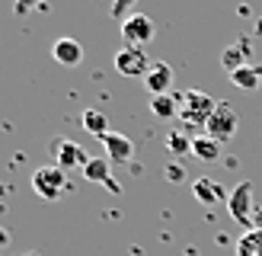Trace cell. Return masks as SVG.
<instances>
[{"instance_id":"6da1fadb","label":"cell","mask_w":262,"mask_h":256,"mask_svg":"<svg viewBox=\"0 0 262 256\" xmlns=\"http://www.w3.org/2000/svg\"><path fill=\"white\" fill-rule=\"evenodd\" d=\"M214 109H217V99H211L202 90H189V93L179 96V119L186 128H205Z\"/></svg>"},{"instance_id":"7a4b0ae2","label":"cell","mask_w":262,"mask_h":256,"mask_svg":"<svg viewBox=\"0 0 262 256\" xmlns=\"http://www.w3.org/2000/svg\"><path fill=\"white\" fill-rule=\"evenodd\" d=\"M32 192L45 202H55L61 192H64V170L58 163H48V166H38L32 173Z\"/></svg>"},{"instance_id":"3957f363","label":"cell","mask_w":262,"mask_h":256,"mask_svg":"<svg viewBox=\"0 0 262 256\" xmlns=\"http://www.w3.org/2000/svg\"><path fill=\"white\" fill-rule=\"evenodd\" d=\"M237 128H240L237 112H233L227 102H221V99H217V109L211 112V119H208L205 135H211V138H217L221 144H224V141H230L233 135H237Z\"/></svg>"},{"instance_id":"277c9868","label":"cell","mask_w":262,"mask_h":256,"mask_svg":"<svg viewBox=\"0 0 262 256\" xmlns=\"http://www.w3.org/2000/svg\"><path fill=\"white\" fill-rule=\"evenodd\" d=\"M150 68L154 64L147 61V51H141L135 45H125V48L115 51V71L122 77H147Z\"/></svg>"},{"instance_id":"5b68a950","label":"cell","mask_w":262,"mask_h":256,"mask_svg":"<svg viewBox=\"0 0 262 256\" xmlns=\"http://www.w3.org/2000/svg\"><path fill=\"white\" fill-rule=\"evenodd\" d=\"M227 208H230V218H233V221L253 227V211H256V208H253V183H250V179H243V183L230 192Z\"/></svg>"},{"instance_id":"8992f818","label":"cell","mask_w":262,"mask_h":256,"mask_svg":"<svg viewBox=\"0 0 262 256\" xmlns=\"http://www.w3.org/2000/svg\"><path fill=\"white\" fill-rule=\"evenodd\" d=\"M154 19L150 16H144V13H131L128 19H122V38H125V45H147L150 38H154Z\"/></svg>"},{"instance_id":"52a82bcc","label":"cell","mask_w":262,"mask_h":256,"mask_svg":"<svg viewBox=\"0 0 262 256\" xmlns=\"http://www.w3.org/2000/svg\"><path fill=\"white\" fill-rule=\"evenodd\" d=\"M55 157H58V166H61V170H74V166H86V163H90L86 151H83L80 144H74V141H68V138L55 141Z\"/></svg>"},{"instance_id":"ba28073f","label":"cell","mask_w":262,"mask_h":256,"mask_svg":"<svg viewBox=\"0 0 262 256\" xmlns=\"http://www.w3.org/2000/svg\"><path fill=\"white\" fill-rule=\"evenodd\" d=\"M192 196L199 199L202 205H217V202L230 199L227 192H224V186H221L217 179H211V176H195L192 179Z\"/></svg>"},{"instance_id":"9c48e42d","label":"cell","mask_w":262,"mask_h":256,"mask_svg":"<svg viewBox=\"0 0 262 256\" xmlns=\"http://www.w3.org/2000/svg\"><path fill=\"white\" fill-rule=\"evenodd\" d=\"M102 147H106V157L112 163H128L131 154H135V144H131V138L119 135V132H109L102 135Z\"/></svg>"},{"instance_id":"30bf717a","label":"cell","mask_w":262,"mask_h":256,"mask_svg":"<svg viewBox=\"0 0 262 256\" xmlns=\"http://www.w3.org/2000/svg\"><path fill=\"white\" fill-rule=\"evenodd\" d=\"M144 87L150 90V96H163L169 93V87H173V68L163 61H157L154 68L147 71V77H144Z\"/></svg>"},{"instance_id":"8fae6325","label":"cell","mask_w":262,"mask_h":256,"mask_svg":"<svg viewBox=\"0 0 262 256\" xmlns=\"http://www.w3.org/2000/svg\"><path fill=\"white\" fill-rule=\"evenodd\" d=\"M51 58L64 68H77V64L83 61V48L80 42H74V38H58L55 45H51Z\"/></svg>"},{"instance_id":"7c38bea8","label":"cell","mask_w":262,"mask_h":256,"mask_svg":"<svg viewBox=\"0 0 262 256\" xmlns=\"http://www.w3.org/2000/svg\"><path fill=\"white\" fill-rule=\"evenodd\" d=\"M246 58H250V42H233V45H227L221 51V64H224L227 74L246 68Z\"/></svg>"},{"instance_id":"4fadbf2b","label":"cell","mask_w":262,"mask_h":256,"mask_svg":"<svg viewBox=\"0 0 262 256\" xmlns=\"http://www.w3.org/2000/svg\"><path fill=\"white\" fill-rule=\"evenodd\" d=\"M192 154L205 163H214L221 157V141L211 135H199V138H192Z\"/></svg>"},{"instance_id":"5bb4252c","label":"cell","mask_w":262,"mask_h":256,"mask_svg":"<svg viewBox=\"0 0 262 256\" xmlns=\"http://www.w3.org/2000/svg\"><path fill=\"white\" fill-rule=\"evenodd\" d=\"M109 157H90V163L83 166V179H90V183H99V186H106L109 179H112V170H109Z\"/></svg>"},{"instance_id":"9a60e30c","label":"cell","mask_w":262,"mask_h":256,"mask_svg":"<svg viewBox=\"0 0 262 256\" xmlns=\"http://www.w3.org/2000/svg\"><path fill=\"white\" fill-rule=\"evenodd\" d=\"M237 256H262V227H250L237 240Z\"/></svg>"},{"instance_id":"2e32d148","label":"cell","mask_w":262,"mask_h":256,"mask_svg":"<svg viewBox=\"0 0 262 256\" xmlns=\"http://www.w3.org/2000/svg\"><path fill=\"white\" fill-rule=\"evenodd\" d=\"M230 83L240 87V90H256L262 83V68H253V64H246V68L233 71L230 74Z\"/></svg>"},{"instance_id":"e0dca14e","label":"cell","mask_w":262,"mask_h":256,"mask_svg":"<svg viewBox=\"0 0 262 256\" xmlns=\"http://www.w3.org/2000/svg\"><path fill=\"white\" fill-rule=\"evenodd\" d=\"M150 112L157 115V119H173V115H179V99H176L173 93L154 96V99H150Z\"/></svg>"},{"instance_id":"ac0fdd59","label":"cell","mask_w":262,"mask_h":256,"mask_svg":"<svg viewBox=\"0 0 262 256\" xmlns=\"http://www.w3.org/2000/svg\"><path fill=\"white\" fill-rule=\"evenodd\" d=\"M83 128H86L90 135H96V138L109 135V119H106V112H99V109H86V112H83Z\"/></svg>"},{"instance_id":"d6986e66","label":"cell","mask_w":262,"mask_h":256,"mask_svg":"<svg viewBox=\"0 0 262 256\" xmlns=\"http://www.w3.org/2000/svg\"><path fill=\"white\" fill-rule=\"evenodd\" d=\"M166 147H169V154H176V157H186V154H192V138L186 132H169Z\"/></svg>"},{"instance_id":"ffe728a7","label":"cell","mask_w":262,"mask_h":256,"mask_svg":"<svg viewBox=\"0 0 262 256\" xmlns=\"http://www.w3.org/2000/svg\"><path fill=\"white\" fill-rule=\"evenodd\" d=\"M135 4H138V0H112V16L115 19H128Z\"/></svg>"},{"instance_id":"44dd1931","label":"cell","mask_w":262,"mask_h":256,"mask_svg":"<svg viewBox=\"0 0 262 256\" xmlns=\"http://www.w3.org/2000/svg\"><path fill=\"white\" fill-rule=\"evenodd\" d=\"M166 179L169 183H182V179H186V170H182L179 163H166Z\"/></svg>"},{"instance_id":"7402d4cb","label":"cell","mask_w":262,"mask_h":256,"mask_svg":"<svg viewBox=\"0 0 262 256\" xmlns=\"http://www.w3.org/2000/svg\"><path fill=\"white\" fill-rule=\"evenodd\" d=\"M38 4H42V0H16V13L23 16V13H29V10L38 7Z\"/></svg>"},{"instance_id":"603a6c76","label":"cell","mask_w":262,"mask_h":256,"mask_svg":"<svg viewBox=\"0 0 262 256\" xmlns=\"http://www.w3.org/2000/svg\"><path fill=\"white\" fill-rule=\"evenodd\" d=\"M7 247H10V230L0 224V250H7Z\"/></svg>"},{"instance_id":"cb8c5ba5","label":"cell","mask_w":262,"mask_h":256,"mask_svg":"<svg viewBox=\"0 0 262 256\" xmlns=\"http://www.w3.org/2000/svg\"><path fill=\"white\" fill-rule=\"evenodd\" d=\"M253 227H262V211H256V221H253Z\"/></svg>"},{"instance_id":"d4e9b609","label":"cell","mask_w":262,"mask_h":256,"mask_svg":"<svg viewBox=\"0 0 262 256\" xmlns=\"http://www.w3.org/2000/svg\"><path fill=\"white\" fill-rule=\"evenodd\" d=\"M23 256H42V253H35V250H32V253H23Z\"/></svg>"},{"instance_id":"484cf974","label":"cell","mask_w":262,"mask_h":256,"mask_svg":"<svg viewBox=\"0 0 262 256\" xmlns=\"http://www.w3.org/2000/svg\"><path fill=\"white\" fill-rule=\"evenodd\" d=\"M259 26H262V23H259Z\"/></svg>"}]
</instances>
